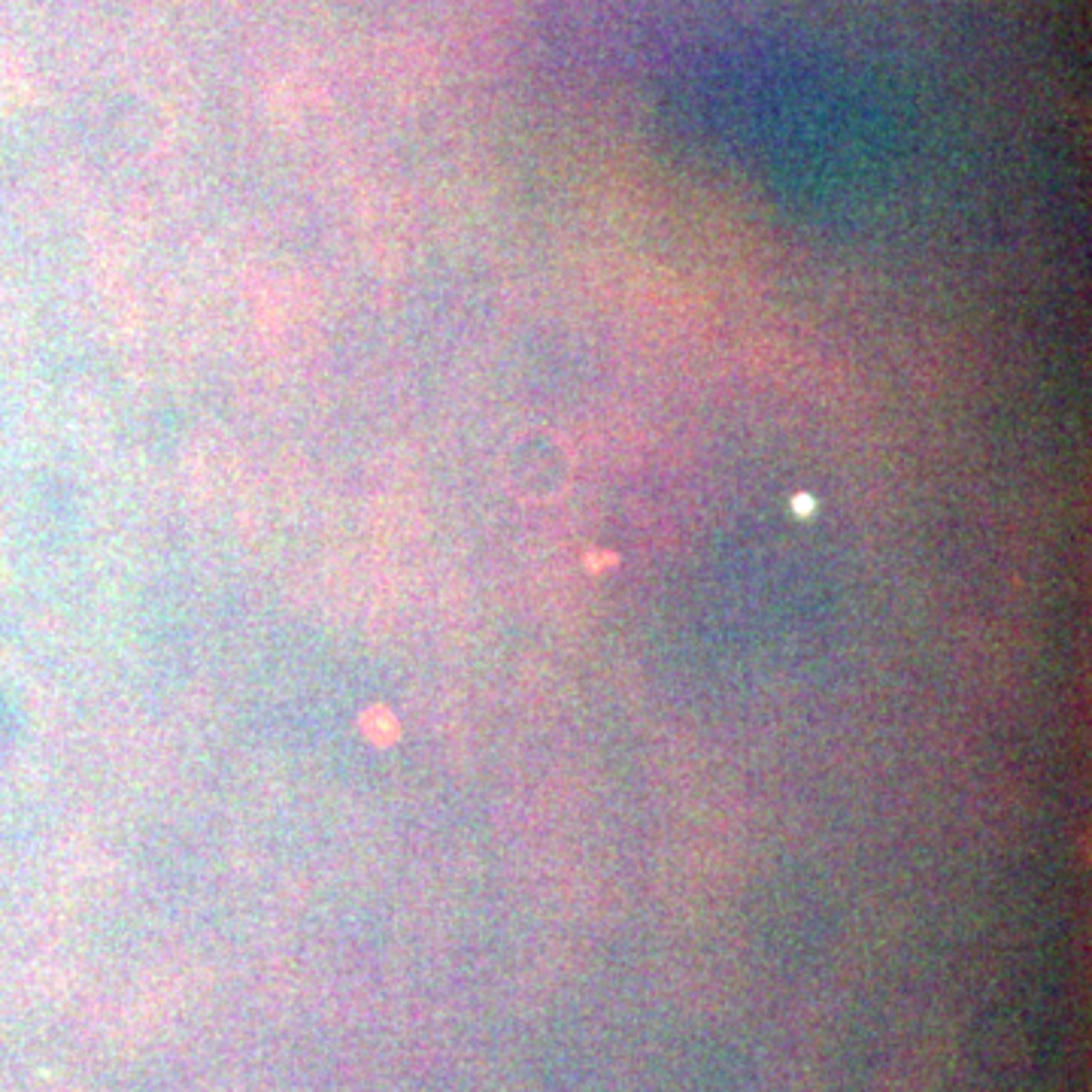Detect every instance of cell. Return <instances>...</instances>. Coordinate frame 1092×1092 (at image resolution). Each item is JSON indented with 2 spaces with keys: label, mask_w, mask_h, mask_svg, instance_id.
<instances>
[{
  "label": "cell",
  "mask_w": 1092,
  "mask_h": 1092,
  "mask_svg": "<svg viewBox=\"0 0 1092 1092\" xmlns=\"http://www.w3.org/2000/svg\"><path fill=\"white\" fill-rule=\"evenodd\" d=\"M362 731L367 740H374L377 747H389V743L397 740V719L382 708V704H374L370 711L362 713Z\"/></svg>",
  "instance_id": "obj_1"
},
{
  "label": "cell",
  "mask_w": 1092,
  "mask_h": 1092,
  "mask_svg": "<svg viewBox=\"0 0 1092 1092\" xmlns=\"http://www.w3.org/2000/svg\"><path fill=\"white\" fill-rule=\"evenodd\" d=\"M795 513H799V516H811V513L816 510V501L811 498V495H795Z\"/></svg>",
  "instance_id": "obj_2"
}]
</instances>
